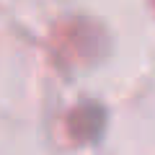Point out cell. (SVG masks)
Instances as JSON below:
<instances>
[{"label": "cell", "mask_w": 155, "mask_h": 155, "mask_svg": "<svg viewBox=\"0 0 155 155\" xmlns=\"http://www.w3.org/2000/svg\"><path fill=\"white\" fill-rule=\"evenodd\" d=\"M106 129V109L98 101H83L67 116V132L75 142H96Z\"/></svg>", "instance_id": "cell-1"}]
</instances>
